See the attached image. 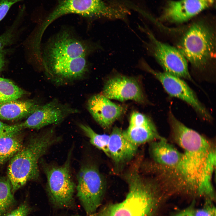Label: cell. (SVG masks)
I'll return each mask as SVG.
<instances>
[{
  "label": "cell",
  "mask_w": 216,
  "mask_h": 216,
  "mask_svg": "<svg viewBox=\"0 0 216 216\" xmlns=\"http://www.w3.org/2000/svg\"><path fill=\"white\" fill-rule=\"evenodd\" d=\"M40 105L33 100H16L0 103V119L15 120L28 116Z\"/></svg>",
  "instance_id": "18"
},
{
  "label": "cell",
  "mask_w": 216,
  "mask_h": 216,
  "mask_svg": "<svg viewBox=\"0 0 216 216\" xmlns=\"http://www.w3.org/2000/svg\"><path fill=\"white\" fill-rule=\"evenodd\" d=\"M141 67L155 77L170 96L179 99L191 106L202 118L208 122L212 120L211 115L198 99L189 86L178 77L165 72L154 70L144 62Z\"/></svg>",
  "instance_id": "8"
},
{
  "label": "cell",
  "mask_w": 216,
  "mask_h": 216,
  "mask_svg": "<svg viewBox=\"0 0 216 216\" xmlns=\"http://www.w3.org/2000/svg\"><path fill=\"white\" fill-rule=\"evenodd\" d=\"M153 123L146 116L138 112H134L131 115L129 126H133L148 124Z\"/></svg>",
  "instance_id": "25"
},
{
  "label": "cell",
  "mask_w": 216,
  "mask_h": 216,
  "mask_svg": "<svg viewBox=\"0 0 216 216\" xmlns=\"http://www.w3.org/2000/svg\"><path fill=\"white\" fill-rule=\"evenodd\" d=\"M124 13L120 6L109 4L102 0H58L57 5L45 20L42 28L44 29L56 19L69 14L113 20L121 19Z\"/></svg>",
  "instance_id": "6"
},
{
  "label": "cell",
  "mask_w": 216,
  "mask_h": 216,
  "mask_svg": "<svg viewBox=\"0 0 216 216\" xmlns=\"http://www.w3.org/2000/svg\"><path fill=\"white\" fill-rule=\"evenodd\" d=\"M49 74L57 83L71 82L81 78L88 71L85 57L67 58L49 62Z\"/></svg>",
  "instance_id": "15"
},
{
  "label": "cell",
  "mask_w": 216,
  "mask_h": 216,
  "mask_svg": "<svg viewBox=\"0 0 216 216\" xmlns=\"http://www.w3.org/2000/svg\"><path fill=\"white\" fill-rule=\"evenodd\" d=\"M22 129L20 124L10 125L0 121V137L7 135L20 133Z\"/></svg>",
  "instance_id": "26"
},
{
  "label": "cell",
  "mask_w": 216,
  "mask_h": 216,
  "mask_svg": "<svg viewBox=\"0 0 216 216\" xmlns=\"http://www.w3.org/2000/svg\"><path fill=\"white\" fill-rule=\"evenodd\" d=\"M30 210L28 204L24 203L16 209L9 212L4 216H27Z\"/></svg>",
  "instance_id": "28"
},
{
  "label": "cell",
  "mask_w": 216,
  "mask_h": 216,
  "mask_svg": "<svg viewBox=\"0 0 216 216\" xmlns=\"http://www.w3.org/2000/svg\"><path fill=\"white\" fill-rule=\"evenodd\" d=\"M4 54L5 52L3 51L0 52V72L4 65Z\"/></svg>",
  "instance_id": "31"
},
{
  "label": "cell",
  "mask_w": 216,
  "mask_h": 216,
  "mask_svg": "<svg viewBox=\"0 0 216 216\" xmlns=\"http://www.w3.org/2000/svg\"><path fill=\"white\" fill-rule=\"evenodd\" d=\"M22 0H0V22L5 16L11 7Z\"/></svg>",
  "instance_id": "29"
},
{
  "label": "cell",
  "mask_w": 216,
  "mask_h": 216,
  "mask_svg": "<svg viewBox=\"0 0 216 216\" xmlns=\"http://www.w3.org/2000/svg\"><path fill=\"white\" fill-rule=\"evenodd\" d=\"M87 108L95 121L104 129H108L124 112L122 106L101 94L93 95L88 100Z\"/></svg>",
  "instance_id": "14"
},
{
  "label": "cell",
  "mask_w": 216,
  "mask_h": 216,
  "mask_svg": "<svg viewBox=\"0 0 216 216\" xmlns=\"http://www.w3.org/2000/svg\"><path fill=\"white\" fill-rule=\"evenodd\" d=\"M126 179L128 190L125 199L103 206L93 216H153L159 199L156 185L137 170L129 173Z\"/></svg>",
  "instance_id": "3"
},
{
  "label": "cell",
  "mask_w": 216,
  "mask_h": 216,
  "mask_svg": "<svg viewBox=\"0 0 216 216\" xmlns=\"http://www.w3.org/2000/svg\"><path fill=\"white\" fill-rule=\"evenodd\" d=\"M71 153L62 165L46 164L44 170L46 178V190L51 203L59 208L72 207L76 187L70 170Z\"/></svg>",
  "instance_id": "5"
},
{
  "label": "cell",
  "mask_w": 216,
  "mask_h": 216,
  "mask_svg": "<svg viewBox=\"0 0 216 216\" xmlns=\"http://www.w3.org/2000/svg\"><path fill=\"white\" fill-rule=\"evenodd\" d=\"M102 94L110 99L120 101L132 100L143 102L144 95L139 82L132 77L117 74L106 82Z\"/></svg>",
  "instance_id": "11"
},
{
  "label": "cell",
  "mask_w": 216,
  "mask_h": 216,
  "mask_svg": "<svg viewBox=\"0 0 216 216\" xmlns=\"http://www.w3.org/2000/svg\"><path fill=\"white\" fill-rule=\"evenodd\" d=\"M137 147L124 137L120 128H114L110 135L108 151L109 157L116 164H122L130 161L136 154Z\"/></svg>",
  "instance_id": "16"
},
{
  "label": "cell",
  "mask_w": 216,
  "mask_h": 216,
  "mask_svg": "<svg viewBox=\"0 0 216 216\" xmlns=\"http://www.w3.org/2000/svg\"><path fill=\"white\" fill-rule=\"evenodd\" d=\"M61 140L54 127L32 137L10 159L8 168L12 192H15L28 182L39 175L38 162L48 150Z\"/></svg>",
  "instance_id": "2"
},
{
  "label": "cell",
  "mask_w": 216,
  "mask_h": 216,
  "mask_svg": "<svg viewBox=\"0 0 216 216\" xmlns=\"http://www.w3.org/2000/svg\"><path fill=\"white\" fill-rule=\"evenodd\" d=\"M215 39L213 29L206 22H193L179 42L178 48L192 65L197 69L204 68L214 58Z\"/></svg>",
  "instance_id": "4"
},
{
  "label": "cell",
  "mask_w": 216,
  "mask_h": 216,
  "mask_svg": "<svg viewBox=\"0 0 216 216\" xmlns=\"http://www.w3.org/2000/svg\"><path fill=\"white\" fill-rule=\"evenodd\" d=\"M19 133L0 137V165L10 160L22 146V139Z\"/></svg>",
  "instance_id": "20"
},
{
  "label": "cell",
  "mask_w": 216,
  "mask_h": 216,
  "mask_svg": "<svg viewBox=\"0 0 216 216\" xmlns=\"http://www.w3.org/2000/svg\"><path fill=\"white\" fill-rule=\"evenodd\" d=\"M171 133L174 141L183 150L181 160L173 172L178 186L206 199L215 194L212 178L216 165V151L212 142L179 122Z\"/></svg>",
  "instance_id": "1"
},
{
  "label": "cell",
  "mask_w": 216,
  "mask_h": 216,
  "mask_svg": "<svg viewBox=\"0 0 216 216\" xmlns=\"http://www.w3.org/2000/svg\"><path fill=\"white\" fill-rule=\"evenodd\" d=\"M192 207L182 210L178 212L175 216H193L192 213Z\"/></svg>",
  "instance_id": "30"
},
{
  "label": "cell",
  "mask_w": 216,
  "mask_h": 216,
  "mask_svg": "<svg viewBox=\"0 0 216 216\" xmlns=\"http://www.w3.org/2000/svg\"><path fill=\"white\" fill-rule=\"evenodd\" d=\"M12 193L8 178L0 179V216H4L15 205Z\"/></svg>",
  "instance_id": "21"
},
{
  "label": "cell",
  "mask_w": 216,
  "mask_h": 216,
  "mask_svg": "<svg viewBox=\"0 0 216 216\" xmlns=\"http://www.w3.org/2000/svg\"><path fill=\"white\" fill-rule=\"evenodd\" d=\"M88 45L67 32L59 34L48 46L46 55L48 62L67 58L85 57Z\"/></svg>",
  "instance_id": "12"
},
{
  "label": "cell",
  "mask_w": 216,
  "mask_h": 216,
  "mask_svg": "<svg viewBox=\"0 0 216 216\" xmlns=\"http://www.w3.org/2000/svg\"><path fill=\"white\" fill-rule=\"evenodd\" d=\"M14 30L12 27L0 36V52L4 47L12 43L14 37Z\"/></svg>",
  "instance_id": "27"
},
{
  "label": "cell",
  "mask_w": 216,
  "mask_h": 216,
  "mask_svg": "<svg viewBox=\"0 0 216 216\" xmlns=\"http://www.w3.org/2000/svg\"><path fill=\"white\" fill-rule=\"evenodd\" d=\"M81 216L77 215V216ZM86 216H92V215H87Z\"/></svg>",
  "instance_id": "32"
},
{
  "label": "cell",
  "mask_w": 216,
  "mask_h": 216,
  "mask_svg": "<svg viewBox=\"0 0 216 216\" xmlns=\"http://www.w3.org/2000/svg\"><path fill=\"white\" fill-rule=\"evenodd\" d=\"M79 126L84 134L89 138L91 143L109 157L108 144L110 135L98 134L89 125L84 124H79Z\"/></svg>",
  "instance_id": "23"
},
{
  "label": "cell",
  "mask_w": 216,
  "mask_h": 216,
  "mask_svg": "<svg viewBox=\"0 0 216 216\" xmlns=\"http://www.w3.org/2000/svg\"><path fill=\"white\" fill-rule=\"evenodd\" d=\"M145 29L150 41L153 55L164 72L192 81L187 60L179 50L159 40L150 31Z\"/></svg>",
  "instance_id": "9"
},
{
  "label": "cell",
  "mask_w": 216,
  "mask_h": 216,
  "mask_svg": "<svg viewBox=\"0 0 216 216\" xmlns=\"http://www.w3.org/2000/svg\"><path fill=\"white\" fill-rule=\"evenodd\" d=\"M124 137L129 142L138 147L145 143L161 139L153 123L133 126H128L122 131Z\"/></svg>",
  "instance_id": "19"
},
{
  "label": "cell",
  "mask_w": 216,
  "mask_h": 216,
  "mask_svg": "<svg viewBox=\"0 0 216 216\" xmlns=\"http://www.w3.org/2000/svg\"><path fill=\"white\" fill-rule=\"evenodd\" d=\"M150 152L155 163L167 169L176 166L182 155V153L164 138L151 142Z\"/></svg>",
  "instance_id": "17"
},
{
  "label": "cell",
  "mask_w": 216,
  "mask_h": 216,
  "mask_svg": "<svg viewBox=\"0 0 216 216\" xmlns=\"http://www.w3.org/2000/svg\"><path fill=\"white\" fill-rule=\"evenodd\" d=\"M77 196L87 215L95 214L100 206L105 190L103 178L95 166L82 165L77 175Z\"/></svg>",
  "instance_id": "7"
},
{
  "label": "cell",
  "mask_w": 216,
  "mask_h": 216,
  "mask_svg": "<svg viewBox=\"0 0 216 216\" xmlns=\"http://www.w3.org/2000/svg\"><path fill=\"white\" fill-rule=\"evenodd\" d=\"M193 216H216V209L212 201L206 200L204 206L202 208H192Z\"/></svg>",
  "instance_id": "24"
},
{
  "label": "cell",
  "mask_w": 216,
  "mask_h": 216,
  "mask_svg": "<svg viewBox=\"0 0 216 216\" xmlns=\"http://www.w3.org/2000/svg\"><path fill=\"white\" fill-rule=\"evenodd\" d=\"M215 0H172L167 3L162 14L164 20L174 23L185 22L212 6Z\"/></svg>",
  "instance_id": "13"
},
{
  "label": "cell",
  "mask_w": 216,
  "mask_h": 216,
  "mask_svg": "<svg viewBox=\"0 0 216 216\" xmlns=\"http://www.w3.org/2000/svg\"><path fill=\"white\" fill-rule=\"evenodd\" d=\"M24 91L8 79L0 77V103L17 100Z\"/></svg>",
  "instance_id": "22"
},
{
  "label": "cell",
  "mask_w": 216,
  "mask_h": 216,
  "mask_svg": "<svg viewBox=\"0 0 216 216\" xmlns=\"http://www.w3.org/2000/svg\"><path fill=\"white\" fill-rule=\"evenodd\" d=\"M79 112L77 109L54 99L40 105L20 124L22 129L39 130L50 125L60 123L70 115Z\"/></svg>",
  "instance_id": "10"
}]
</instances>
